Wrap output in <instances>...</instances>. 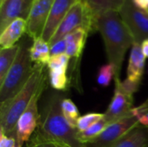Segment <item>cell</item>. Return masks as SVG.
Here are the masks:
<instances>
[{
	"label": "cell",
	"mask_w": 148,
	"mask_h": 147,
	"mask_svg": "<svg viewBox=\"0 0 148 147\" xmlns=\"http://www.w3.org/2000/svg\"><path fill=\"white\" fill-rule=\"evenodd\" d=\"M138 125H140L139 120L132 112L127 117L110 124L100 136L85 146L87 147H109Z\"/></svg>",
	"instance_id": "8"
},
{
	"label": "cell",
	"mask_w": 148,
	"mask_h": 147,
	"mask_svg": "<svg viewBox=\"0 0 148 147\" xmlns=\"http://www.w3.org/2000/svg\"><path fill=\"white\" fill-rule=\"evenodd\" d=\"M62 98L58 94L49 97L41 113L37 131L56 144L72 147L83 146L84 145L77 139V129L69 124L62 113Z\"/></svg>",
	"instance_id": "3"
},
{
	"label": "cell",
	"mask_w": 148,
	"mask_h": 147,
	"mask_svg": "<svg viewBox=\"0 0 148 147\" xmlns=\"http://www.w3.org/2000/svg\"><path fill=\"white\" fill-rule=\"evenodd\" d=\"M18 144L16 136H7L0 130V147H16Z\"/></svg>",
	"instance_id": "28"
},
{
	"label": "cell",
	"mask_w": 148,
	"mask_h": 147,
	"mask_svg": "<svg viewBox=\"0 0 148 147\" xmlns=\"http://www.w3.org/2000/svg\"><path fill=\"white\" fill-rule=\"evenodd\" d=\"M33 39L25 37L20 42L17 56L6 77L0 83V103L14 96L26 84L34 71L29 49Z\"/></svg>",
	"instance_id": "4"
},
{
	"label": "cell",
	"mask_w": 148,
	"mask_h": 147,
	"mask_svg": "<svg viewBox=\"0 0 148 147\" xmlns=\"http://www.w3.org/2000/svg\"><path fill=\"white\" fill-rule=\"evenodd\" d=\"M88 6L93 11L95 16L99 14L110 11L116 10L119 11L126 0H84Z\"/></svg>",
	"instance_id": "19"
},
{
	"label": "cell",
	"mask_w": 148,
	"mask_h": 147,
	"mask_svg": "<svg viewBox=\"0 0 148 147\" xmlns=\"http://www.w3.org/2000/svg\"><path fill=\"white\" fill-rule=\"evenodd\" d=\"M119 13L129 29L134 42L141 44L148 39V12L138 8L133 0H126Z\"/></svg>",
	"instance_id": "6"
},
{
	"label": "cell",
	"mask_w": 148,
	"mask_h": 147,
	"mask_svg": "<svg viewBox=\"0 0 148 147\" xmlns=\"http://www.w3.org/2000/svg\"><path fill=\"white\" fill-rule=\"evenodd\" d=\"M103 118H104V113H86L82 116H80V118L78 119L76 123V129L78 132H84L87 129H88L91 126H93L95 123L98 122Z\"/></svg>",
	"instance_id": "24"
},
{
	"label": "cell",
	"mask_w": 148,
	"mask_h": 147,
	"mask_svg": "<svg viewBox=\"0 0 148 147\" xmlns=\"http://www.w3.org/2000/svg\"><path fill=\"white\" fill-rule=\"evenodd\" d=\"M34 0H6L0 5V32L16 18L28 19Z\"/></svg>",
	"instance_id": "10"
},
{
	"label": "cell",
	"mask_w": 148,
	"mask_h": 147,
	"mask_svg": "<svg viewBox=\"0 0 148 147\" xmlns=\"http://www.w3.org/2000/svg\"><path fill=\"white\" fill-rule=\"evenodd\" d=\"M16 147H23V146H22V145H20V144L18 143V144L16 145Z\"/></svg>",
	"instance_id": "34"
},
{
	"label": "cell",
	"mask_w": 148,
	"mask_h": 147,
	"mask_svg": "<svg viewBox=\"0 0 148 147\" xmlns=\"http://www.w3.org/2000/svg\"><path fill=\"white\" fill-rule=\"evenodd\" d=\"M44 68L43 65L35 64L32 75L22 89L9 100L0 103V130L7 136L16 135L20 116L28 107L36 91L46 83Z\"/></svg>",
	"instance_id": "2"
},
{
	"label": "cell",
	"mask_w": 148,
	"mask_h": 147,
	"mask_svg": "<svg viewBox=\"0 0 148 147\" xmlns=\"http://www.w3.org/2000/svg\"><path fill=\"white\" fill-rule=\"evenodd\" d=\"M89 34L90 33L87 29L81 27L65 36L64 39L67 45L66 54L70 59L76 61L81 57Z\"/></svg>",
	"instance_id": "15"
},
{
	"label": "cell",
	"mask_w": 148,
	"mask_h": 147,
	"mask_svg": "<svg viewBox=\"0 0 148 147\" xmlns=\"http://www.w3.org/2000/svg\"><path fill=\"white\" fill-rule=\"evenodd\" d=\"M132 112L138 119L140 125L148 128V99L142 104L134 107Z\"/></svg>",
	"instance_id": "27"
},
{
	"label": "cell",
	"mask_w": 148,
	"mask_h": 147,
	"mask_svg": "<svg viewBox=\"0 0 148 147\" xmlns=\"http://www.w3.org/2000/svg\"><path fill=\"white\" fill-rule=\"evenodd\" d=\"M54 0H34L27 19V36L31 39L42 36Z\"/></svg>",
	"instance_id": "9"
},
{
	"label": "cell",
	"mask_w": 148,
	"mask_h": 147,
	"mask_svg": "<svg viewBox=\"0 0 148 147\" xmlns=\"http://www.w3.org/2000/svg\"><path fill=\"white\" fill-rule=\"evenodd\" d=\"M114 84H115V88H114L115 89H118L122 93L134 97V94L140 88V82L131 81L128 78H127L124 81H121L120 77H114Z\"/></svg>",
	"instance_id": "25"
},
{
	"label": "cell",
	"mask_w": 148,
	"mask_h": 147,
	"mask_svg": "<svg viewBox=\"0 0 148 147\" xmlns=\"http://www.w3.org/2000/svg\"><path fill=\"white\" fill-rule=\"evenodd\" d=\"M26 147H57V146L55 142L45 138L39 131H36L27 142Z\"/></svg>",
	"instance_id": "26"
},
{
	"label": "cell",
	"mask_w": 148,
	"mask_h": 147,
	"mask_svg": "<svg viewBox=\"0 0 148 147\" xmlns=\"http://www.w3.org/2000/svg\"><path fill=\"white\" fill-rule=\"evenodd\" d=\"M95 16L93 11L88 6L85 1L79 0L73 5V7L60 23L49 42V45H52L55 42L64 39L65 36L69 33L81 27L87 29L89 33L95 32Z\"/></svg>",
	"instance_id": "5"
},
{
	"label": "cell",
	"mask_w": 148,
	"mask_h": 147,
	"mask_svg": "<svg viewBox=\"0 0 148 147\" xmlns=\"http://www.w3.org/2000/svg\"><path fill=\"white\" fill-rule=\"evenodd\" d=\"M45 86L46 83H44L36 91L28 107L25 109L17 121L16 135L17 142L22 146H23L24 143H27L30 139L39 126L41 113L38 110V101L42 92L45 89Z\"/></svg>",
	"instance_id": "7"
},
{
	"label": "cell",
	"mask_w": 148,
	"mask_h": 147,
	"mask_svg": "<svg viewBox=\"0 0 148 147\" xmlns=\"http://www.w3.org/2000/svg\"><path fill=\"white\" fill-rule=\"evenodd\" d=\"M110 124L106 120L105 118L101 119L98 122L95 123L93 126H91L88 129H87L84 132H78L77 133V139L78 140L83 144L86 145L89 141L93 140L96 137L100 136L109 126Z\"/></svg>",
	"instance_id": "21"
},
{
	"label": "cell",
	"mask_w": 148,
	"mask_h": 147,
	"mask_svg": "<svg viewBox=\"0 0 148 147\" xmlns=\"http://www.w3.org/2000/svg\"><path fill=\"white\" fill-rule=\"evenodd\" d=\"M20 49V43L16 44L11 48L0 49V83L3 82L10 68L12 67L18 51Z\"/></svg>",
	"instance_id": "18"
},
{
	"label": "cell",
	"mask_w": 148,
	"mask_h": 147,
	"mask_svg": "<svg viewBox=\"0 0 148 147\" xmlns=\"http://www.w3.org/2000/svg\"><path fill=\"white\" fill-rule=\"evenodd\" d=\"M5 1H6V0H0V5H1V4H3Z\"/></svg>",
	"instance_id": "33"
},
{
	"label": "cell",
	"mask_w": 148,
	"mask_h": 147,
	"mask_svg": "<svg viewBox=\"0 0 148 147\" xmlns=\"http://www.w3.org/2000/svg\"><path fill=\"white\" fill-rule=\"evenodd\" d=\"M133 104V96H129L114 88V96L107 111L104 113V118L109 124L123 119L132 113V110L134 108Z\"/></svg>",
	"instance_id": "12"
},
{
	"label": "cell",
	"mask_w": 148,
	"mask_h": 147,
	"mask_svg": "<svg viewBox=\"0 0 148 147\" xmlns=\"http://www.w3.org/2000/svg\"><path fill=\"white\" fill-rule=\"evenodd\" d=\"M109 147H148V128L138 125Z\"/></svg>",
	"instance_id": "16"
},
{
	"label": "cell",
	"mask_w": 148,
	"mask_h": 147,
	"mask_svg": "<svg viewBox=\"0 0 148 147\" xmlns=\"http://www.w3.org/2000/svg\"><path fill=\"white\" fill-rule=\"evenodd\" d=\"M145 64H146V57L142 52L141 44L134 42L132 46L127 75V78L134 81H141L144 70H145Z\"/></svg>",
	"instance_id": "14"
},
{
	"label": "cell",
	"mask_w": 148,
	"mask_h": 147,
	"mask_svg": "<svg viewBox=\"0 0 148 147\" xmlns=\"http://www.w3.org/2000/svg\"><path fill=\"white\" fill-rule=\"evenodd\" d=\"M50 46V55H62V54H66V49H67V45H66V41L65 39H62L56 42H55Z\"/></svg>",
	"instance_id": "29"
},
{
	"label": "cell",
	"mask_w": 148,
	"mask_h": 147,
	"mask_svg": "<svg viewBox=\"0 0 148 147\" xmlns=\"http://www.w3.org/2000/svg\"><path fill=\"white\" fill-rule=\"evenodd\" d=\"M95 29L103 39L108 63L115 68V77H120L126 53L134 43L129 29L116 10L96 16Z\"/></svg>",
	"instance_id": "1"
},
{
	"label": "cell",
	"mask_w": 148,
	"mask_h": 147,
	"mask_svg": "<svg viewBox=\"0 0 148 147\" xmlns=\"http://www.w3.org/2000/svg\"><path fill=\"white\" fill-rule=\"evenodd\" d=\"M141 49H142V52H143L145 57L148 58V39H146L145 41L142 42Z\"/></svg>",
	"instance_id": "31"
},
{
	"label": "cell",
	"mask_w": 148,
	"mask_h": 147,
	"mask_svg": "<svg viewBox=\"0 0 148 147\" xmlns=\"http://www.w3.org/2000/svg\"><path fill=\"white\" fill-rule=\"evenodd\" d=\"M147 12H148V9H147Z\"/></svg>",
	"instance_id": "35"
},
{
	"label": "cell",
	"mask_w": 148,
	"mask_h": 147,
	"mask_svg": "<svg viewBox=\"0 0 148 147\" xmlns=\"http://www.w3.org/2000/svg\"><path fill=\"white\" fill-rule=\"evenodd\" d=\"M56 146L57 147H72V146H66V145H61V144H56ZM81 147H87L85 145L83 146H81Z\"/></svg>",
	"instance_id": "32"
},
{
	"label": "cell",
	"mask_w": 148,
	"mask_h": 147,
	"mask_svg": "<svg viewBox=\"0 0 148 147\" xmlns=\"http://www.w3.org/2000/svg\"><path fill=\"white\" fill-rule=\"evenodd\" d=\"M133 2L138 8L147 11L148 0H133Z\"/></svg>",
	"instance_id": "30"
},
{
	"label": "cell",
	"mask_w": 148,
	"mask_h": 147,
	"mask_svg": "<svg viewBox=\"0 0 148 147\" xmlns=\"http://www.w3.org/2000/svg\"><path fill=\"white\" fill-rule=\"evenodd\" d=\"M69 67H56L49 69V80L50 86L57 91H65L69 86L67 70Z\"/></svg>",
	"instance_id": "20"
},
{
	"label": "cell",
	"mask_w": 148,
	"mask_h": 147,
	"mask_svg": "<svg viewBox=\"0 0 148 147\" xmlns=\"http://www.w3.org/2000/svg\"><path fill=\"white\" fill-rule=\"evenodd\" d=\"M62 113L69 124L76 129V123L80 118V112L76 105L69 98H63L61 103Z\"/></svg>",
	"instance_id": "22"
},
{
	"label": "cell",
	"mask_w": 148,
	"mask_h": 147,
	"mask_svg": "<svg viewBox=\"0 0 148 147\" xmlns=\"http://www.w3.org/2000/svg\"><path fill=\"white\" fill-rule=\"evenodd\" d=\"M27 33V20L16 18L0 32V45L2 49L11 48Z\"/></svg>",
	"instance_id": "13"
},
{
	"label": "cell",
	"mask_w": 148,
	"mask_h": 147,
	"mask_svg": "<svg viewBox=\"0 0 148 147\" xmlns=\"http://www.w3.org/2000/svg\"><path fill=\"white\" fill-rule=\"evenodd\" d=\"M79 0H54L49 17L44 26L42 38L49 43L62 21L73 5Z\"/></svg>",
	"instance_id": "11"
},
{
	"label": "cell",
	"mask_w": 148,
	"mask_h": 147,
	"mask_svg": "<svg viewBox=\"0 0 148 147\" xmlns=\"http://www.w3.org/2000/svg\"><path fill=\"white\" fill-rule=\"evenodd\" d=\"M29 53L32 62L43 66L48 65L49 61L51 57L49 43L43 40L42 37L33 39Z\"/></svg>",
	"instance_id": "17"
},
{
	"label": "cell",
	"mask_w": 148,
	"mask_h": 147,
	"mask_svg": "<svg viewBox=\"0 0 148 147\" xmlns=\"http://www.w3.org/2000/svg\"><path fill=\"white\" fill-rule=\"evenodd\" d=\"M115 77V68L113 64L108 63L102 65L98 72L97 82L101 87H108L113 78Z\"/></svg>",
	"instance_id": "23"
}]
</instances>
